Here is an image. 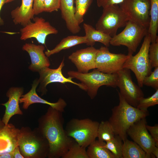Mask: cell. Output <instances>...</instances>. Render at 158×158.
Wrapping results in <instances>:
<instances>
[{"instance_id": "obj_1", "label": "cell", "mask_w": 158, "mask_h": 158, "mask_svg": "<svg viewBox=\"0 0 158 158\" xmlns=\"http://www.w3.org/2000/svg\"><path fill=\"white\" fill-rule=\"evenodd\" d=\"M64 122L62 113L50 106L38 119L37 128L49 145L48 158H62L75 140L66 134Z\"/></svg>"}, {"instance_id": "obj_2", "label": "cell", "mask_w": 158, "mask_h": 158, "mask_svg": "<svg viewBox=\"0 0 158 158\" xmlns=\"http://www.w3.org/2000/svg\"><path fill=\"white\" fill-rule=\"evenodd\" d=\"M118 92L119 103L112 109V114L108 121L115 135L119 136L123 141L127 139V132L130 127L149 114L148 111L141 110L129 104Z\"/></svg>"}, {"instance_id": "obj_3", "label": "cell", "mask_w": 158, "mask_h": 158, "mask_svg": "<svg viewBox=\"0 0 158 158\" xmlns=\"http://www.w3.org/2000/svg\"><path fill=\"white\" fill-rule=\"evenodd\" d=\"M18 146L24 158L48 157L49 146L46 139L35 128L28 126L20 129Z\"/></svg>"}, {"instance_id": "obj_4", "label": "cell", "mask_w": 158, "mask_h": 158, "mask_svg": "<svg viewBox=\"0 0 158 158\" xmlns=\"http://www.w3.org/2000/svg\"><path fill=\"white\" fill-rule=\"evenodd\" d=\"M69 77L78 80L86 87V91L91 99L96 96L100 87L103 85L115 88L118 80L117 73H105L95 68L90 72L82 73L70 71L67 72Z\"/></svg>"}, {"instance_id": "obj_5", "label": "cell", "mask_w": 158, "mask_h": 158, "mask_svg": "<svg viewBox=\"0 0 158 158\" xmlns=\"http://www.w3.org/2000/svg\"><path fill=\"white\" fill-rule=\"evenodd\" d=\"M99 124L89 118H73L67 123L65 129L68 136L86 148L97 138Z\"/></svg>"}, {"instance_id": "obj_6", "label": "cell", "mask_w": 158, "mask_h": 158, "mask_svg": "<svg viewBox=\"0 0 158 158\" xmlns=\"http://www.w3.org/2000/svg\"><path fill=\"white\" fill-rule=\"evenodd\" d=\"M151 43L150 35L147 33L144 37L143 42L138 52L135 55H128L129 57L123 64V68L132 71L137 79L138 85L142 87L143 80L152 72L148 52Z\"/></svg>"}, {"instance_id": "obj_7", "label": "cell", "mask_w": 158, "mask_h": 158, "mask_svg": "<svg viewBox=\"0 0 158 158\" xmlns=\"http://www.w3.org/2000/svg\"><path fill=\"white\" fill-rule=\"evenodd\" d=\"M129 20L127 15L118 5L103 8L102 14L95 25V28L112 37L118 29L125 27Z\"/></svg>"}, {"instance_id": "obj_8", "label": "cell", "mask_w": 158, "mask_h": 158, "mask_svg": "<svg viewBox=\"0 0 158 158\" xmlns=\"http://www.w3.org/2000/svg\"><path fill=\"white\" fill-rule=\"evenodd\" d=\"M148 29L131 20L128 21L124 29L120 33L111 37L110 45H123L127 47L128 55H133L136 51Z\"/></svg>"}, {"instance_id": "obj_9", "label": "cell", "mask_w": 158, "mask_h": 158, "mask_svg": "<svg viewBox=\"0 0 158 158\" xmlns=\"http://www.w3.org/2000/svg\"><path fill=\"white\" fill-rule=\"evenodd\" d=\"M128 55L111 52L108 47L102 46L98 49L95 61V68L109 74L117 73L123 68Z\"/></svg>"}, {"instance_id": "obj_10", "label": "cell", "mask_w": 158, "mask_h": 158, "mask_svg": "<svg viewBox=\"0 0 158 158\" xmlns=\"http://www.w3.org/2000/svg\"><path fill=\"white\" fill-rule=\"evenodd\" d=\"M33 20V22H30L20 29L21 40L34 38L39 43L44 44L48 35L58 33V30L43 18L36 17Z\"/></svg>"}, {"instance_id": "obj_11", "label": "cell", "mask_w": 158, "mask_h": 158, "mask_svg": "<svg viewBox=\"0 0 158 158\" xmlns=\"http://www.w3.org/2000/svg\"><path fill=\"white\" fill-rule=\"evenodd\" d=\"M117 73L119 93L129 104L137 108L140 99L144 97L141 87L133 81L130 70L123 68Z\"/></svg>"}, {"instance_id": "obj_12", "label": "cell", "mask_w": 158, "mask_h": 158, "mask_svg": "<svg viewBox=\"0 0 158 158\" xmlns=\"http://www.w3.org/2000/svg\"><path fill=\"white\" fill-rule=\"evenodd\" d=\"M129 20L148 29L150 22V0H124L118 5Z\"/></svg>"}, {"instance_id": "obj_13", "label": "cell", "mask_w": 158, "mask_h": 158, "mask_svg": "<svg viewBox=\"0 0 158 158\" xmlns=\"http://www.w3.org/2000/svg\"><path fill=\"white\" fill-rule=\"evenodd\" d=\"M64 59L59 66L56 69H51L45 67L41 69L39 72L40 78L38 79L40 87L38 92L41 93L42 96L46 94L47 85L51 83L57 82L62 84L71 83L78 86L81 89L86 91L85 87L81 83H78L73 81L71 77L66 78L62 73V69L64 66Z\"/></svg>"}, {"instance_id": "obj_14", "label": "cell", "mask_w": 158, "mask_h": 158, "mask_svg": "<svg viewBox=\"0 0 158 158\" xmlns=\"http://www.w3.org/2000/svg\"><path fill=\"white\" fill-rule=\"evenodd\" d=\"M146 118L137 121L128 129L127 133L150 157L155 158L151 152L155 146L154 140L148 132Z\"/></svg>"}, {"instance_id": "obj_15", "label": "cell", "mask_w": 158, "mask_h": 158, "mask_svg": "<svg viewBox=\"0 0 158 158\" xmlns=\"http://www.w3.org/2000/svg\"><path fill=\"white\" fill-rule=\"evenodd\" d=\"M98 49L93 46L81 49L72 53L68 59L76 66L77 71L86 73L95 68V58Z\"/></svg>"}, {"instance_id": "obj_16", "label": "cell", "mask_w": 158, "mask_h": 158, "mask_svg": "<svg viewBox=\"0 0 158 158\" xmlns=\"http://www.w3.org/2000/svg\"><path fill=\"white\" fill-rule=\"evenodd\" d=\"M39 83L38 79L35 80L31 90L27 93L22 95L20 99L19 103H23L22 108L26 110L32 104L41 103L48 105L52 108L63 113L67 105L66 101L62 98H60L57 102L52 103L39 97L36 92V88Z\"/></svg>"}, {"instance_id": "obj_17", "label": "cell", "mask_w": 158, "mask_h": 158, "mask_svg": "<svg viewBox=\"0 0 158 158\" xmlns=\"http://www.w3.org/2000/svg\"><path fill=\"white\" fill-rule=\"evenodd\" d=\"M22 49L27 52L30 57L31 64L29 68L30 70L38 72L42 68L50 66V61L44 52L45 47L42 44L26 43Z\"/></svg>"}, {"instance_id": "obj_18", "label": "cell", "mask_w": 158, "mask_h": 158, "mask_svg": "<svg viewBox=\"0 0 158 158\" xmlns=\"http://www.w3.org/2000/svg\"><path fill=\"white\" fill-rule=\"evenodd\" d=\"M22 87H12L6 93L8 97V101L1 104L5 107V113L2 119L5 125L8 123L11 118L16 115H23V111L20 109L19 104L20 97L23 93Z\"/></svg>"}, {"instance_id": "obj_19", "label": "cell", "mask_w": 158, "mask_h": 158, "mask_svg": "<svg viewBox=\"0 0 158 158\" xmlns=\"http://www.w3.org/2000/svg\"><path fill=\"white\" fill-rule=\"evenodd\" d=\"M19 130L11 123L0 128V155L13 152L18 146Z\"/></svg>"}, {"instance_id": "obj_20", "label": "cell", "mask_w": 158, "mask_h": 158, "mask_svg": "<svg viewBox=\"0 0 158 158\" xmlns=\"http://www.w3.org/2000/svg\"><path fill=\"white\" fill-rule=\"evenodd\" d=\"M34 0H22L20 6L12 10L11 15L15 25L24 26L31 21L35 16L33 10Z\"/></svg>"}, {"instance_id": "obj_21", "label": "cell", "mask_w": 158, "mask_h": 158, "mask_svg": "<svg viewBox=\"0 0 158 158\" xmlns=\"http://www.w3.org/2000/svg\"><path fill=\"white\" fill-rule=\"evenodd\" d=\"M59 9L68 30L73 34L79 33L81 28L75 18L74 0H61Z\"/></svg>"}, {"instance_id": "obj_22", "label": "cell", "mask_w": 158, "mask_h": 158, "mask_svg": "<svg viewBox=\"0 0 158 158\" xmlns=\"http://www.w3.org/2000/svg\"><path fill=\"white\" fill-rule=\"evenodd\" d=\"M83 28L85 33L86 43V44L93 46L96 42H99L108 47L110 45L111 37L91 25L84 23Z\"/></svg>"}, {"instance_id": "obj_23", "label": "cell", "mask_w": 158, "mask_h": 158, "mask_svg": "<svg viewBox=\"0 0 158 158\" xmlns=\"http://www.w3.org/2000/svg\"><path fill=\"white\" fill-rule=\"evenodd\" d=\"M86 43L85 36H69L62 39L54 49L51 50H47L44 53L46 56L49 57L62 50L69 49L78 44H86Z\"/></svg>"}, {"instance_id": "obj_24", "label": "cell", "mask_w": 158, "mask_h": 158, "mask_svg": "<svg viewBox=\"0 0 158 158\" xmlns=\"http://www.w3.org/2000/svg\"><path fill=\"white\" fill-rule=\"evenodd\" d=\"M122 158H150V157L136 143L127 139L123 141Z\"/></svg>"}, {"instance_id": "obj_25", "label": "cell", "mask_w": 158, "mask_h": 158, "mask_svg": "<svg viewBox=\"0 0 158 158\" xmlns=\"http://www.w3.org/2000/svg\"><path fill=\"white\" fill-rule=\"evenodd\" d=\"M105 142L96 140L92 142L86 150L88 158H115L113 154L104 146Z\"/></svg>"}, {"instance_id": "obj_26", "label": "cell", "mask_w": 158, "mask_h": 158, "mask_svg": "<svg viewBox=\"0 0 158 158\" xmlns=\"http://www.w3.org/2000/svg\"><path fill=\"white\" fill-rule=\"evenodd\" d=\"M150 22L147 33L150 35L151 42H152L158 39V0H150Z\"/></svg>"}, {"instance_id": "obj_27", "label": "cell", "mask_w": 158, "mask_h": 158, "mask_svg": "<svg viewBox=\"0 0 158 158\" xmlns=\"http://www.w3.org/2000/svg\"><path fill=\"white\" fill-rule=\"evenodd\" d=\"M115 135L109 121H102L99 123L97 132L98 140L107 142L112 139Z\"/></svg>"}, {"instance_id": "obj_28", "label": "cell", "mask_w": 158, "mask_h": 158, "mask_svg": "<svg viewBox=\"0 0 158 158\" xmlns=\"http://www.w3.org/2000/svg\"><path fill=\"white\" fill-rule=\"evenodd\" d=\"M123 141L118 135L106 142L104 146L113 154L115 158H122V150Z\"/></svg>"}, {"instance_id": "obj_29", "label": "cell", "mask_w": 158, "mask_h": 158, "mask_svg": "<svg viewBox=\"0 0 158 158\" xmlns=\"http://www.w3.org/2000/svg\"><path fill=\"white\" fill-rule=\"evenodd\" d=\"M93 0H75V17L80 25L84 21V16Z\"/></svg>"}, {"instance_id": "obj_30", "label": "cell", "mask_w": 158, "mask_h": 158, "mask_svg": "<svg viewBox=\"0 0 158 158\" xmlns=\"http://www.w3.org/2000/svg\"><path fill=\"white\" fill-rule=\"evenodd\" d=\"M86 148L74 140L62 158H88Z\"/></svg>"}, {"instance_id": "obj_31", "label": "cell", "mask_w": 158, "mask_h": 158, "mask_svg": "<svg viewBox=\"0 0 158 158\" xmlns=\"http://www.w3.org/2000/svg\"><path fill=\"white\" fill-rule=\"evenodd\" d=\"M158 104V89L151 96L147 98L144 97L140 99L137 108L144 111H147L148 108L150 107Z\"/></svg>"}, {"instance_id": "obj_32", "label": "cell", "mask_w": 158, "mask_h": 158, "mask_svg": "<svg viewBox=\"0 0 158 158\" xmlns=\"http://www.w3.org/2000/svg\"><path fill=\"white\" fill-rule=\"evenodd\" d=\"M148 57L152 68L158 66V39L151 42L149 46Z\"/></svg>"}, {"instance_id": "obj_33", "label": "cell", "mask_w": 158, "mask_h": 158, "mask_svg": "<svg viewBox=\"0 0 158 158\" xmlns=\"http://www.w3.org/2000/svg\"><path fill=\"white\" fill-rule=\"evenodd\" d=\"M143 85L151 87L156 90L158 89V66L154 68V71L143 80Z\"/></svg>"}, {"instance_id": "obj_34", "label": "cell", "mask_w": 158, "mask_h": 158, "mask_svg": "<svg viewBox=\"0 0 158 158\" xmlns=\"http://www.w3.org/2000/svg\"><path fill=\"white\" fill-rule=\"evenodd\" d=\"M61 0H44V12L51 13L60 9Z\"/></svg>"}, {"instance_id": "obj_35", "label": "cell", "mask_w": 158, "mask_h": 158, "mask_svg": "<svg viewBox=\"0 0 158 158\" xmlns=\"http://www.w3.org/2000/svg\"><path fill=\"white\" fill-rule=\"evenodd\" d=\"M124 0H97V4L99 7L103 8L107 6L114 5H119Z\"/></svg>"}, {"instance_id": "obj_36", "label": "cell", "mask_w": 158, "mask_h": 158, "mask_svg": "<svg viewBox=\"0 0 158 158\" xmlns=\"http://www.w3.org/2000/svg\"><path fill=\"white\" fill-rule=\"evenodd\" d=\"M146 127L147 130L150 132V135L154 140L155 146L158 147V125H156L153 126H151L147 124Z\"/></svg>"}, {"instance_id": "obj_37", "label": "cell", "mask_w": 158, "mask_h": 158, "mask_svg": "<svg viewBox=\"0 0 158 158\" xmlns=\"http://www.w3.org/2000/svg\"><path fill=\"white\" fill-rule=\"evenodd\" d=\"M44 0H34L33 10L35 15L42 13L43 11Z\"/></svg>"}, {"instance_id": "obj_38", "label": "cell", "mask_w": 158, "mask_h": 158, "mask_svg": "<svg viewBox=\"0 0 158 158\" xmlns=\"http://www.w3.org/2000/svg\"><path fill=\"white\" fill-rule=\"evenodd\" d=\"M13 158H24L20 152L18 146L13 152Z\"/></svg>"}, {"instance_id": "obj_39", "label": "cell", "mask_w": 158, "mask_h": 158, "mask_svg": "<svg viewBox=\"0 0 158 158\" xmlns=\"http://www.w3.org/2000/svg\"><path fill=\"white\" fill-rule=\"evenodd\" d=\"M0 158H13V152L0 155Z\"/></svg>"}, {"instance_id": "obj_40", "label": "cell", "mask_w": 158, "mask_h": 158, "mask_svg": "<svg viewBox=\"0 0 158 158\" xmlns=\"http://www.w3.org/2000/svg\"><path fill=\"white\" fill-rule=\"evenodd\" d=\"M4 4V0H0V13L1 8ZM4 21L1 18L0 15V25H4Z\"/></svg>"}, {"instance_id": "obj_41", "label": "cell", "mask_w": 158, "mask_h": 158, "mask_svg": "<svg viewBox=\"0 0 158 158\" xmlns=\"http://www.w3.org/2000/svg\"><path fill=\"white\" fill-rule=\"evenodd\" d=\"M151 154L155 157L158 158V147L155 146L153 148Z\"/></svg>"}, {"instance_id": "obj_42", "label": "cell", "mask_w": 158, "mask_h": 158, "mask_svg": "<svg viewBox=\"0 0 158 158\" xmlns=\"http://www.w3.org/2000/svg\"><path fill=\"white\" fill-rule=\"evenodd\" d=\"M5 125V124L3 122L2 119L0 118V128L2 127Z\"/></svg>"}, {"instance_id": "obj_43", "label": "cell", "mask_w": 158, "mask_h": 158, "mask_svg": "<svg viewBox=\"0 0 158 158\" xmlns=\"http://www.w3.org/2000/svg\"><path fill=\"white\" fill-rule=\"evenodd\" d=\"M16 0H4V4H7L11 2Z\"/></svg>"}]
</instances>
